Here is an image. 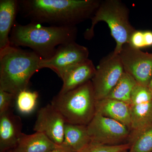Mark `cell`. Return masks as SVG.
Instances as JSON below:
<instances>
[{
  "mask_svg": "<svg viewBox=\"0 0 152 152\" xmlns=\"http://www.w3.org/2000/svg\"><path fill=\"white\" fill-rule=\"evenodd\" d=\"M49 152H76L65 147L61 145Z\"/></svg>",
  "mask_w": 152,
  "mask_h": 152,
  "instance_id": "d4e9b609",
  "label": "cell"
},
{
  "mask_svg": "<svg viewBox=\"0 0 152 152\" xmlns=\"http://www.w3.org/2000/svg\"><path fill=\"white\" fill-rule=\"evenodd\" d=\"M77 32L76 26H45L31 22L23 25L16 22L10 41L12 46L28 47L41 58L48 59L60 45L75 41Z\"/></svg>",
  "mask_w": 152,
  "mask_h": 152,
  "instance_id": "7a4b0ae2",
  "label": "cell"
},
{
  "mask_svg": "<svg viewBox=\"0 0 152 152\" xmlns=\"http://www.w3.org/2000/svg\"><path fill=\"white\" fill-rule=\"evenodd\" d=\"M41 60L32 50L12 45L0 51V89L16 96L28 89L31 78L40 70Z\"/></svg>",
  "mask_w": 152,
  "mask_h": 152,
  "instance_id": "3957f363",
  "label": "cell"
},
{
  "mask_svg": "<svg viewBox=\"0 0 152 152\" xmlns=\"http://www.w3.org/2000/svg\"><path fill=\"white\" fill-rule=\"evenodd\" d=\"M91 143L115 145L129 142L130 131L121 123L104 116L96 112L92 119L87 126Z\"/></svg>",
  "mask_w": 152,
  "mask_h": 152,
  "instance_id": "52a82bcc",
  "label": "cell"
},
{
  "mask_svg": "<svg viewBox=\"0 0 152 152\" xmlns=\"http://www.w3.org/2000/svg\"><path fill=\"white\" fill-rule=\"evenodd\" d=\"M91 143L87 126L66 123L61 146L76 152H80Z\"/></svg>",
  "mask_w": 152,
  "mask_h": 152,
  "instance_id": "e0dca14e",
  "label": "cell"
},
{
  "mask_svg": "<svg viewBox=\"0 0 152 152\" xmlns=\"http://www.w3.org/2000/svg\"><path fill=\"white\" fill-rule=\"evenodd\" d=\"M119 56L125 72L139 84L148 86L152 78V53H145L129 44L123 47Z\"/></svg>",
  "mask_w": 152,
  "mask_h": 152,
  "instance_id": "9c48e42d",
  "label": "cell"
},
{
  "mask_svg": "<svg viewBox=\"0 0 152 152\" xmlns=\"http://www.w3.org/2000/svg\"><path fill=\"white\" fill-rule=\"evenodd\" d=\"M137 83L132 76L124 72L106 98L122 101L129 104L132 92Z\"/></svg>",
  "mask_w": 152,
  "mask_h": 152,
  "instance_id": "ac0fdd59",
  "label": "cell"
},
{
  "mask_svg": "<svg viewBox=\"0 0 152 152\" xmlns=\"http://www.w3.org/2000/svg\"></svg>",
  "mask_w": 152,
  "mask_h": 152,
  "instance_id": "83f0119b",
  "label": "cell"
},
{
  "mask_svg": "<svg viewBox=\"0 0 152 152\" xmlns=\"http://www.w3.org/2000/svg\"><path fill=\"white\" fill-rule=\"evenodd\" d=\"M39 93L28 89L19 93L16 99L17 108L23 114H29L34 110L37 105Z\"/></svg>",
  "mask_w": 152,
  "mask_h": 152,
  "instance_id": "d6986e66",
  "label": "cell"
},
{
  "mask_svg": "<svg viewBox=\"0 0 152 152\" xmlns=\"http://www.w3.org/2000/svg\"><path fill=\"white\" fill-rule=\"evenodd\" d=\"M91 27L85 32L86 39L91 40L94 35V28L99 22H105L116 42L113 53L119 55L123 47L129 43L133 33L136 31L129 21V10L120 0L101 1L96 12L91 19Z\"/></svg>",
  "mask_w": 152,
  "mask_h": 152,
  "instance_id": "277c9868",
  "label": "cell"
},
{
  "mask_svg": "<svg viewBox=\"0 0 152 152\" xmlns=\"http://www.w3.org/2000/svg\"><path fill=\"white\" fill-rule=\"evenodd\" d=\"M12 152V151H6V152Z\"/></svg>",
  "mask_w": 152,
  "mask_h": 152,
  "instance_id": "4316f807",
  "label": "cell"
},
{
  "mask_svg": "<svg viewBox=\"0 0 152 152\" xmlns=\"http://www.w3.org/2000/svg\"><path fill=\"white\" fill-rule=\"evenodd\" d=\"M135 48L140 49L146 47L144 39V31L136 30L130 39L128 44Z\"/></svg>",
  "mask_w": 152,
  "mask_h": 152,
  "instance_id": "603a6c76",
  "label": "cell"
},
{
  "mask_svg": "<svg viewBox=\"0 0 152 152\" xmlns=\"http://www.w3.org/2000/svg\"><path fill=\"white\" fill-rule=\"evenodd\" d=\"M23 124L19 116L13 110L0 115V150L5 152L17 145L23 132Z\"/></svg>",
  "mask_w": 152,
  "mask_h": 152,
  "instance_id": "7c38bea8",
  "label": "cell"
},
{
  "mask_svg": "<svg viewBox=\"0 0 152 152\" xmlns=\"http://www.w3.org/2000/svg\"><path fill=\"white\" fill-rule=\"evenodd\" d=\"M148 87L149 88L152 92V78Z\"/></svg>",
  "mask_w": 152,
  "mask_h": 152,
  "instance_id": "484cf974",
  "label": "cell"
},
{
  "mask_svg": "<svg viewBox=\"0 0 152 152\" xmlns=\"http://www.w3.org/2000/svg\"><path fill=\"white\" fill-rule=\"evenodd\" d=\"M18 12V0L0 1V51L11 46L10 35Z\"/></svg>",
  "mask_w": 152,
  "mask_h": 152,
  "instance_id": "5bb4252c",
  "label": "cell"
},
{
  "mask_svg": "<svg viewBox=\"0 0 152 152\" xmlns=\"http://www.w3.org/2000/svg\"><path fill=\"white\" fill-rule=\"evenodd\" d=\"M96 68L89 59L78 63L66 70L62 77L63 85L59 94H64L91 80Z\"/></svg>",
  "mask_w": 152,
  "mask_h": 152,
  "instance_id": "4fadbf2b",
  "label": "cell"
},
{
  "mask_svg": "<svg viewBox=\"0 0 152 152\" xmlns=\"http://www.w3.org/2000/svg\"><path fill=\"white\" fill-rule=\"evenodd\" d=\"M65 124L59 112L51 104H48L38 111L33 130L42 133L55 144L61 146L64 141Z\"/></svg>",
  "mask_w": 152,
  "mask_h": 152,
  "instance_id": "8fae6325",
  "label": "cell"
},
{
  "mask_svg": "<svg viewBox=\"0 0 152 152\" xmlns=\"http://www.w3.org/2000/svg\"><path fill=\"white\" fill-rule=\"evenodd\" d=\"M17 96L0 89V115L12 110Z\"/></svg>",
  "mask_w": 152,
  "mask_h": 152,
  "instance_id": "7402d4cb",
  "label": "cell"
},
{
  "mask_svg": "<svg viewBox=\"0 0 152 152\" xmlns=\"http://www.w3.org/2000/svg\"><path fill=\"white\" fill-rule=\"evenodd\" d=\"M130 143L115 145H107L99 144H91L80 152H126L129 149Z\"/></svg>",
  "mask_w": 152,
  "mask_h": 152,
  "instance_id": "44dd1931",
  "label": "cell"
},
{
  "mask_svg": "<svg viewBox=\"0 0 152 152\" xmlns=\"http://www.w3.org/2000/svg\"><path fill=\"white\" fill-rule=\"evenodd\" d=\"M60 146L42 133L31 134L23 133L12 152H49Z\"/></svg>",
  "mask_w": 152,
  "mask_h": 152,
  "instance_id": "2e32d148",
  "label": "cell"
},
{
  "mask_svg": "<svg viewBox=\"0 0 152 152\" xmlns=\"http://www.w3.org/2000/svg\"><path fill=\"white\" fill-rule=\"evenodd\" d=\"M131 125L129 142L135 139L152 125V92L148 86L137 83L129 104Z\"/></svg>",
  "mask_w": 152,
  "mask_h": 152,
  "instance_id": "8992f818",
  "label": "cell"
},
{
  "mask_svg": "<svg viewBox=\"0 0 152 152\" xmlns=\"http://www.w3.org/2000/svg\"><path fill=\"white\" fill-rule=\"evenodd\" d=\"M89 54L86 47L79 45L75 41L70 42L59 46L51 58L48 59H42L40 69H50L61 78L67 69L88 59Z\"/></svg>",
  "mask_w": 152,
  "mask_h": 152,
  "instance_id": "30bf717a",
  "label": "cell"
},
{
  "mask_svg": "<svg viewBox=\"0 0 152 152\" xmlns=\"http://www.w3.org/2000/svg\"><path fill=\"white\" fill-rule=\"evenodd\" d=\"M124 72L119 55L113 52L101 60L91 80L96 101L107 97Z\"/></svg>",
  "mask_w": 152,
  "mask_h": 152,
  "instance_id": "ba28073f",
  "label": "cell"
},
{
  "mask_svg": "<svg viewBox=\"0 0 152 152\" xmlns=\"http://www.w3.org/2000/svg\"><path fill=\"white\" fill-rule=\"evenodd\" d=\"M127 152H152V125L135 139Z\"/></svg>",
  "mask_w": 152,
  "mask_h": 152,
  "instance_id": "ffe728a7",
  "label": "cell"
},
{
  "mask_svg": "<svg viewBox=\"0 0 152 152\" xmlns=\"http://www.w3.org/2000/svg\"><path fill=\"white\" fill-rule=\"evenodd\" d=\"M96 112L104 116L117 121L130 129L131 118L129 105L126 103L110 98L96 101Z\"/></svg>",
  "mask_w": 152,
  "mask_h": 152,
  "instance_id": "9a60e30c",
  "label": "cell"
},
{
  "mask_svg": "<svg viewBox=\"0 0 152 152\" xmlns=\"http://www.w3.org/2000/svg\"><path fill=\"white\" fill-rule=\"evenodd\" d=\"M96 102L91 80L64 94H58L51 104L66 123L88 124L96 113Z\"/></svg>",
  "mask_w": 152,
  "mask_h": 152,
  "instance_id": "5b68a950",
  "label": "cell"
},
{
  "mask_svg": "<svg viewBox=\"0 0 152 152\" xmlns=\"http://www.w3.org/2000/svg\"><path fill=\"white\" fill-rule=\"evenodd\" d=\"M144 39H145V46H152V32L151 31H144Z\"/></svg>",
  "mask_w": 152,
  "mask_h": 152,
  "instance_id": "cb8c5ba5",
  "label": "cell"
},
{
  "mask_svg": "<svg viewBox=\"0 0 152 152\" xmlns=\"http://www.w3.org/2000/svg\"><path fill=\"white\" fill-rule=\"evenodd\" d=\"M101 0H19L18 10L31 23L76 26L91 19Z\"/></svg>",
  "mask_w": 152,
  "mask_h": 152,
  "instance_id": "6da1fadb",
  "label": "cell"
}]
</instances>
